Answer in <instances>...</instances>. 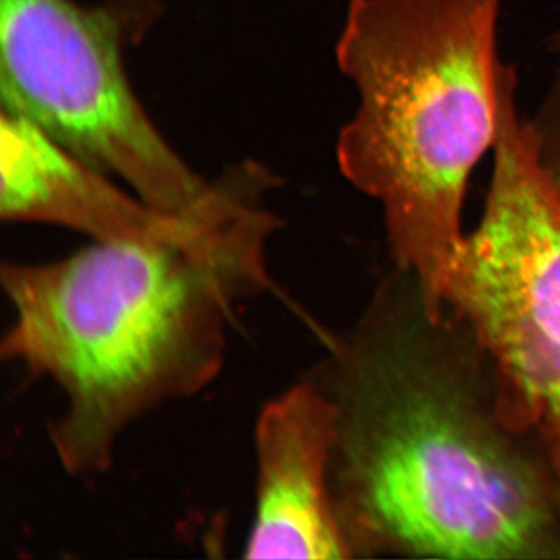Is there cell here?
I'll use <instances>...</instances> for the list:
<instances>
[{"mask_svg": "<svg viewBox=\"0 0 560 560\" xmlns=\"http://www.w3.org/2000/svg\"><path fill=\"white\" fill-rule=\"evenodd\" d=\"M264 200L175 241H92L2 265L0 350L60 390L49 440L66 474H106L135 423L219 378L237 312L272 287L278 221Z\"/></svg>", "mask_w": 560, "mask_h": 560, "instance_id": "cell-1", "label": "cell"}, {"mask_svg": "<svg viewBox=\"0 0 560 560\" xmlns=\"http://www.w3.org/2000/svg\"><path fill=\"white\" fill-rule=\"evenodd\" d=\"M308 378L337 408L331 490L352 558H560V475L493 396L370 326Z\"/></svg>", "mask_w": 560, "mask_h": 560, "instance_id": "cell-2", "label": "cell"}, {"mask_svg": "<svg viewBox=\"0 0 560 560\" xmlns=\"http://www.w3.org/2000/svg\"><path fill=\"white\" fill-rule=\"evenodd\" d=\"M501 0H350L338 65L359 108L338 165L381 202L394 259L440 318L442 275L464 238L471 168L499 130Z\"/></svg>", "mask_w": 560, "mask_h": 560, "instance_id": "cell-3", "label": "cell"}, {"mask_svg": "<svg viewBox=\"0 0 560 560\" xmlns=\"http://www.w3.org/2000/svg\"><path fill=\"white\" fill-rule=\"evenodd\" d=\"M503 66L493 173L477 230L442 275L438 305L469 326L492 371L504 425L560 475V191Z\"/></svg>", "mask_w": 560, "mask_h": 560, "instance_id": "cell-4", "label": "cell"}, {"mask_svg": "<svg viewBox=\"0 0 560 560\" xmlns=\"http://www.w3.org/2000/svg\"><path fill=\"white\" fill-rule=\"evenodd\" d=\"M127 11L73 0H2V110L31 121L162 213L215 215L231 202V179L206 183L143 109L125 70Z\"/></svg>", "mask_w": 560, "mask_h": 560, "instance_id": "cell-5", "label": "cell"}, {"mask_svg": "<svg viewBox=\"0 0 560 560\" xmlns=\"http://www.w3.org/2000/svg\"><path fill=\"white\" fill-rule=\"evenodd\" d=\"M337 408L304 378L268 400L254 425L256 493L245 559H348L335 508Z\"/></svg>", "mask_w": 560, "mask_h": 560, "instance_id": "cell-6", "label": "cell"}, {"mask_svg": "<svg viewBox=\"0 0 560 560\" xmlns=\"http://www.w3.org/2000/svg\"><path fill=\"white\" fill-rule=\"evenodd\" d=\"M0 215L66 228L95 242L184 237L217 217H175L151 208L116 179L84 164L31 121L2 110Z\"/></svg>", "mask_w": 560, "mask_h": 560, "instance_id": "cell-7", "label": "cell"}, {"mask_svg": "<svg viewBox=\"0 0 560 560\" xmlns=\"http://www.w3.org/2000/svg\"><path fill=\"white\" fill-rule=\"evenodd\" d=\"M558 69L547 98L536 119L529 120L530 132L544 171L560 191V32L555 38Z\"/></svg>", "mask_w": 560, "mask_h": 560, "instance_id": "cell-8", "label": "cell"}]
</instances>
